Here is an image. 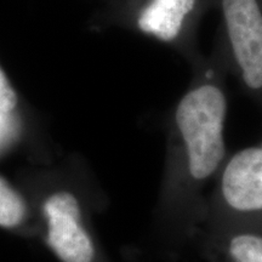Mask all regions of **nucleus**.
I'll return each mask as SVG.
<instances>
[{"instance_id": "nucleus-1", "label": "nucleus", "mask_w": 262, "mask_h": 262, "mask_svg": "<svg viewBox=\"0 0 262 262\" xmlns=\"http://www.w3.org/2000/svg\"><path fill=\"white\" fill-rule=\"evenodd\" d=\"M179 101L169 126L163 208L172 228L193 237L204 221L208 194L229 156L227 97L208 68Z\"/></svg>"}, {"instance_id": "nucleus-2", "label": "nucleus", "mask_w": 262, "mask_h": 262, "mask_svg": "<svg viewBox=\"0 0 262 262\" xmlns=\"http://www.w3.org/2000/svg\"><path fill=\"white\" fill-rule=\"evenodd\" d=\"M204 220L262 228V137L229 153L208 194Z\"/></svg>"}, {"instance_id": "nucleus-3", "label": "nucleus", "mask_w": 262, "mask_h": 262, "mask_svg": "<svg viewBox=\"0 0 262 262\" xmlns=\"http://www.w3.org/2000/svg\"><path fill=\"white\" fill-rule=\"evenodd\" d=\"M232 56L241 79L262 93V14L256 0H222Z\"/></svg>"}, {"instance_id": "nucleus-4", "label": "nucleus", "mask_w": 262, "mask_h": 262, "mask_svg": "<svg viewBox=\"0 0 262 262\" xmlns=\"http://www.w3.org/2000/svg\"><path fill=\"white\" fill-rule=\"evenodd\" d=\"M48 243L63 262H93L95 245L81 222L80 204L71 192L54 193L44 204Z\"/></svg>"}, {"instance_id": "nucleus-5", "label": "nucleus", "mask_w": 262, "mask_h": 262, "mask_svg": "<svg viewBox=\"0 0 262 262\" xmlns=\"http://www.w3.org/2000/svg\"><path fill=\"white\" fill-rule=\"evenodd\" d=\"M193 237L228 262H262V228L231 221L204 220Z\"/></svg>"}, {"instance_id": "nucleus-6", "label": "nucleus", "mask_w": 262, "mask_h": 262, "mask_svg": "<svg viewBox=\"0 0 262 262\" xmlns=\"http://www.w3.org/2000/svg\"><path fill=\"white\" fill-rule=\"evenodd\" d=\"M195 0H152L141 12L139 28L162 41H173L182 31L183 18L192 11Z\"/></svg>"}, {"instance_id": "nucleus-7", "label": "nucleus", "mask_w": 262, "mask_h": 262, "mask_svg": "<svg viewBox=\"0 0 262 262\" xmlns=\"http://www.w3.org/2000/svg\"><path fill=\"white\" fill-rule=\"evenodd\" d=\"M26 203L21 194L0 176V227L14 228L26 217Z\"/></svg>"}, {"instance_id": "nucleus-8", "label": "nucleus", "mask_w": 262, "mask_h": 262, "mask_svg": "<svg viewBox=\"0 0 262 262\" xmlns=\"http://www.w3.org/2000/svg\"><path fill=\"white\" fill-rule=\"evenodd\" d=\"M16 104H17V96L14 88L11 86L8 77L0 68V111L9 113L15 110Z\"/></svg>"}, {"instance_id": "nucleus-9", "label": "nucleus", "mask_w": 262, "mask_h": 262, "mask_svg": "<svg viewBox=\"0 0 262 262\" xmlns=\"http://www.w3.org/2000/svg\"><path fill=\"white\" fill-rule=\"evenodd\" d=\"M5 114H8V113H4V112H2V111H0V140H2L3 134L5 133V129H6Z\"/></svg>"}]
</instances>
